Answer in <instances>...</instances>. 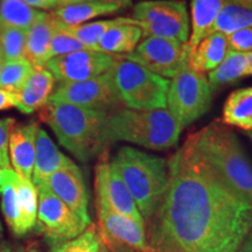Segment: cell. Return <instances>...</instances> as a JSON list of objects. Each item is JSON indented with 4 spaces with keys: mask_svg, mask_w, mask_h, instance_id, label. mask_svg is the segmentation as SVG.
Here are the masks:
<instances>
[{
    "mask_svg": "<svg viewBox=\"0 0 252 252\" xmlns=\"http://www.w3.org/2000/svg\"><path fill=\"white\" fill-rule=\"evenodd\" d=\"M97 1L104 2V4H110V5H116L119 8H126L128 6H131L132 0H97Z\"/></svg>",
    "mask_w": 252,
    "mask_h": 252,
    "instance_id": "obj_40",
    "label": "cell"
},
{
    "mask_svg": "<svg viewBox=\"0 0 252 252\" xmlns=\"http://www.w3.org/2000/svg\"><path fill=\"white\" fill-rule=\"evenodd\" d=\"M135 25L143 36H157L188 42L189 15L184 0H145L133 8Z\"/></svg>",
    "mask_w": 252,
    "mask_h": 252,
    "instance_id": "obj_8",
    "label": "cell"
},
{
    "mask_svg": "<svg viewBox=\"0 0 252 252\" xmlns=\"http://www.w3.org/2000/svg\"><path fill=\"white\" fill-rule=\"evenodd\" d=\"M94 174L96 203L103 204L113 212L145 225L143 217L113 162H110L106 157H102Z\"/></svg>",
    "mask_w": 252,
    "mask_h": 252,
    "instance_id": "obj_13",
    "label": "cell"
},
{
    "mask_svg": "<svg viewBox=\"0 0 252 252\" xmlns=\"http://www.w3.org/2000/svg\"><path fill=\"white\" fill-rule=\"evenodd\" d=\"M111 71L123 105L132 110L166 109L169 81L138 63L116 56Z\"/></svg>",
    "mask_w": 252,
    "mask_h": 252,
    "instance_id": "obj_6",
    "label": "cell"
},
{
    "mask_svg": "<svg viewBox=\"0 0 252 252\" xmlns=\"http://www.w3.org/2000/svg\"><path fill=\"white\" fill-rule=\"evenodd\" d=\"M48 102L67 103L104 112L123 105L110 70L91 80L60 82Z\"/></svg>",
    "mask_w": 252,
    "mask_h": 252,
    "instance_id": "obj_10",
    "label": "cell"
},
{
    "mask_svg": "<svg viewBox=\"0 0 252 252\" xmlns=\"http://www.w3.org/2000/svg\"><path fill=\"white\" fill-rule=\"evenodd\" d=\"M1 187H2V169L0 168V194H1Z\"/></svg>",
    "mask_w": 252,
    "mask_h": 252,
    "instance_id": "obj_45",
    "label": "cell"
},
{
    "mask_svg": "<svg viewBox=\"0 0 252 252\" xmlns=\"http://www.w3.org/2000/svg\"><path fill=\"white\" fill-rule=\"evenodd\" d=\"M36 229L45 236L48 245L77 237L88 226L76 214L52 193L46 184L36 186Z\"/></svg>",
    "mask_w": 252,
    "mask_h": 252,
    "instance_id": "obj_9",
    "label": "cell"
},
{
    "mask_svg": "<svg viewBox=\"0 0 252 252\" xmlns=\"http://www.w3.org/2000/svg\"><path fill=\"white\" fill-rule=\"evenodd\" d=\"M228 39L220 33H210L204 36L193 52L188 54V65L203 74L213 71L228 54Z\"/></svg>",
    "mask_w": 252,
    "mask_h": 252,
    "instance_id": "obj_21",
    "label": "cell"
},
{
    "mask_svg": "<svg viewBox=\"0 0 252 252\" xmlns=\"http://www.w3.org/2000/svg\"><path fill=\"white\" fill-rule=\"evenodd\" d=\"M119 9L121 8L116 5L90 0V1L81 2V4L56 7L50 14L60 24L65 25V26H77L99 15L116 13Z\"/></svg>",
    "mask_w": 252,
    "mask_h": 252,
    "instance_id": "obj_24",
    "label": "cell"
},
{
    "mask_svg": "<svg viewBox=\"0 0 252 252\" xmlns=\"http://www.w3.org/2000/svg\"><path fill=\"white\" fill-rule=\"evenodd\" d=\"M15 103H17L15 94H12L4 89H0V111L15 108Z\"/></svg>",
    "mask_w": 252,
    "mask_h": 252,
    "instance_id": "obj_37",
    "label": "cell"
},
{
    "mask_svg": "<svg viewBox=\"0 0 252 252\" xmlns=\"http://www.w3.org/2000/svg\"><path fill=\"white\" fill-rule=\"evenodd\" d=\"M39 125L35 122L14 125L9 135L8 152L13 171L25 180L32 181L35 160V143Z\"/></svg>",
    "mask_w": 252,
    "mask_h": 252,
    "instance_id": "obj_16",
    "label": "cell"
},
{
    "mask_svg": "<svg viewBox=\"0 0 252 252\" xmlns=\"http://www.w3.org/2000/svg\"><path fill=\"white\" fill-rule=\"evenodd\" d=\"M58 30V23L52 14L42 12L26 32L25 59L33 67L45 65L48 61V50L53 36Z\"/></svg>",
    "mask_w": 252,
    "mask_h": 252,
    "instance_id": "obj_19",
    "label": "cell"
},
{
    "mask_svg": "<svg viewBox=\"0 0 252 252\" xmlns=\"http://www.w3.org/2000/svg\"><path fill=\"white\" fill-rule=\"evenodd\" d=\"M33 68L26 59L4 62L0 69V89L18 94L31 76Z\"/></svg>",
    "mask_w": 252,
    "mask_h": 252,
    "instance_id": "obj_31",
    "label": "cell"
},
{
    "mask_svg": "<svg viewBox=\"0 0 252 252\" xmlns=\"http://www.w3.org/2000/svg\"><path fill=\"white\" fill-rule=\"evenodd\" d=\"M248 56V63H249V71H250V75H252V53H249L247 54Z\"/></svg>",
    "mask_w": 252,
    "mask_h": 252,
    "instance_id": "obj_44",
    "label": "cell"
},
{
    "mask_svg": "<svg viewBox=\"0 0 252 252\" xmlns=\"http://www.w3.org/2000/svg\"><path fill=\"white\" fill-rule=\"evenodd\" d=\"M4 62H5V60H4V56H2L1 52H0V69H1L2 64H4Z\"/></svg>",
    "mask_w": 252,
    "mask_h": 252,
    "instance_id": "obj_46",
    "label": "cell"
},
{
    "mask_svg": "<svg viewBox=\"0 0 252 252\" xmlns=\"http://www.w3.org/2000/svg\"><path fill=\"white\" fill-rule=\"evenodd\" d=\"M46 185L84 223L93 224L89 215V194L83 174L76 163L72 162L70 166L54 173Z\"/></svg>",
    "mask_w": 252,
    "mask_h": 252,
    "instance_id": "obj_15",
    "label": "cell"
},
{
    "mask_svg": "<svg viewBox=\"0 0 252 252\" xmlns=\"http://www.w3.org/2000/svg\"><path fill=\"white\" fill-rule=\"evenodd\" d=\"M58 21V20H56ZM117 19H111V20H100L96 21V23L90 24H82L77 25V26H65L63 24H59V27L74 36L75 39L83 43L88 49L90 50H98V43L102 36L105 34V32L111 28L113 25L117 24Z\"/></svg>",
    "mask_w": 252,
    "mask_h": 252,
    "instance_id": "obj_30",
    "label": "cell"
},
{
    "mask_svg": "<svg viewBox=\"0 0 252 252\" xmlns=\"http://www.w3.org/2000/svg\"><path fill=\"white\" fill-rule=\"evenodd\" d=\"M15 125L14 118H2L0 119V168L7 169L11 168V161H9V135H11L12 128Z\"/></svg>",
    "mask_w": 252,
    "mask_h": 252,
    "instance_id": "obj_35",
    "label": "cell"
},
{
    "mask_svg": "<svg viewBox=\"0 0 252 252\" xmlns=\"http://www.w3.org/2000/svg\"><path fill=\"white\" fill-rule=\"evenodd\" d=\"M0 252H24L23 248H12L8 245H4V247L0 248Z\"/></svg>",
    "mask_w": 252,
    "mask_h": 252,
    "instance_id": "obj_42",
    "label": "cell"
},
{
    "mask_svg": "<svg viewBox=\"0 0 252 252\" xmlns=\"http://www.w3.org/2000/svg\"><path fill=\"white\" fill-rule=\"evenodd\" d=\"M98 231L113 252H150L145 225L96 203Z\"/></svg>",
    "mask_w": 252,
    "mask_h": 252,
    "instance_id": "obj_12",
    "label": "cell"
},
{
    "mask_svg": "<svg viewBox=\"0 0 252 252\" xmlns=\"http://www.w3.org/2000/svg\"><path fill=\"white\" fill-rule=\"evenodd\" d=\"M133 198L145 224L161 203L168 187V161L143 151L124 146L112 160Z\"/></svg>",
    "mask_w": 252,
    "mask_h": 252,
    "instance_id": "obj_4",
    "label": "cell"
},
{
    "mask_svg": "<svg viewBox=\"0 0 252 252\" xmlns=\"http://www.w3.org/2000/svg\"><path fill=\"white\" fill-rule=\"evenodd\" d=\"M226 1H234V2H238V4H244V5H252V0H226Z\"/></svg>",
    "mask_w": 252,
    "mask_h": 252,
    "instance_id": "obj_43",
    "label": "cell"
},
{
    "mask_svg": "<svg viewBox=\"0 0 252 252\" xmlns=\"http://www.w3.org/2000/svg\"><path fill=\"white\" fill-rule=\"evenodd\" d=\"M182 127L167 109H117L108 115L106 139L167 151L178 145Z\"/></svg>",
    "mask_w": 252,
    "mask_h": 252,
    "instance_id": "obj_5",
    "label": "cell"
},
{
    "mask_svg": "<svg viewBox=\"0 0 252 252\" xmlns=\"http://www.w3.org/2000/svg\"><path fill=\"white\" fill-rule=\"evenodd\" d=\"M19 175L12 168L2 169L1 187V212L5 222L11 232L17 237H23L21 225L20 197L18 190Z\"/></svg>",
    "mask_w": 252,
    "mask_h": 252,
    "instance_id": "obj_23",
    "label": "cell"
},
{
    "mask_svg": "<svg viewBox=\"0 0 252 252\" xmlns=\"http://www.w3.org/2000/svg\"><path fill=\"white\" fill-rule=\"evenodd\" d=\"M222 121L226 125L252 131V87L230 94L223 105Z\"/></svg>",
    "mask_w": 252,
    "mask_h": 252,
    "instance_id": "obj_26",
    "label": "cell"
},
{
    "mask_svg": "<svg viewBox=\"0 0 252 252\" xmlns=\"http://www.w3.org/2000/svg\"><path fill=\"white\" fill-rule=\"evenodd\" d=\"M42 12L28 6L24 0H0V26L28 31Z\"/></svg>",
    "mask_w": 252,
    "mask_h": 252,
    "instance_id": "obj_28",
    "label": "cell"
},
{
    "mask_svg": "<svg viewBox=\"0 0 252 252\" xmlns=\"http://www.w3.org/2000/svg\"><path fill=\"white\" fill-rule=\"evenodd\" d=\"M2 238V225H1V222H0V239Z\"/></svg>",
    "mask_w": 252,
    "mask_h": 252,
    "instance_id": "obj_47",
    "label": "cell"
},
{
    "mask_svg": "<svg viewBox=\"0 0 252 252\" xmlns=\"http://www.w3.org/2000/svg\"><path fill=\"white\" fill-rule=\"evenodd\" d=\"M122 56L159 76L173 78L188 63V47L178 40L149 36L133 52Z\"/></svg>",
    "mask_w": 252,
    "mask_h": 252,
    "instance_id": "obj_11",
    "label": "cell"
},
{
    "mask_svg": "<svg viewBox=\"0 0 252 252\" xmlns=\"http://www.w3.org/2000/svg\"><path fill=\"white\" fill-rule=\"evenodd\" d=\"M249 27H252V5L226 1L217 15L210 33L229 36Z\"/></svg>",
    "mask_w": 252,
    "mask_h": 252,
    "instance_id": "obj_27",
    "label": "cell"
},
{
    "mask_svg": "<svg viewBox=\"0 0 252 252\" xmlns=\"http://www.w3.org/2000/svg\"><path fill=\"white\" fill-rule=\"evenodd\" d=\"M74 162L60 151L48 133L39 127L36 133L35 160L32 175L34 186L46 184L47 180L60 169L70 166Z\"/></svg>",
    "mask_w": 252,
    "mask_h": 252,
    "instance_id": "obj_18",
    "label": "cell"
},
{
    "mask_svg": "<svg viewBox=\"0 0 252 252\" xmlns=\"http://www.w3.org/2000/svg\"><path fill=\"white\" fill-rule=\"evenodd\" d=\"M249 138H250L251 141H252V132H250V133H249Z\"/></svg>",
    "mask_w": 252,
    "mask_h": 252,
    "instance_id": "obj_49",
    "label": "cell"
},
{
    "mask_svg": "<svg viewBox=\"0 0 252 252\" xmlns=\"http://www.w3.org/2000/svg\"><path fill=\"white\" fill-rule=\"evenodd\" d=\"M26 31L0 26V52L6 61L25 59Z\"/></svg>",
    "mask_w": 252,
    "mask_h": 252,
    "instance_id": "obj_33",
    "label": "cell"
},
{
    "mask_svg": "<svg viewBox=\"0 0 252 252\" xmlns=\"http://www.w3.org/2000/svg\"><path fill=\"white\" fill-rule=\"evenodd\" d=\"M24 1L35 9H55L59 4V0H24Z\"/></svg>",
    "mask_w": 252,
    "mask_h": 252,
    "instance_id": "obj_38",
    "label": "cell"
},
{
    "mask_svg": "<svg viewBox=\"0 0 252 252\" xmlns=\"http://www.w3.org/2000/svg\"><path fill=\"white\" fill-rule=\"evenodd\" d=\"M190 135L198 153L223 184L252 206V165L234 132L214 122Z\"/></svg>",
    "mask_w": 252,
    "mask_h": 252,
    "instance_id": "obj_3",
    "label": "cell"
},
{
    "mask_svg": "<svg viewBox=\"0 0 252 252\" xmlns=\"http://www.w3.org/2000/svg\"><path fill=\"white\" fill-rule=\"evenodd\" d=\"M143 32L132 18H118L117 24L105 32L98 43V50L112 56L130 54L138 46Z\"/></svg>",
    "mask_w": 252,
    "mask_h": 252,
    "instance_id": "obj_20",
    "label": "cell"
},
{
    "mask_svg": "<svg viewBox=\"0 0 252 252\" xmlns=\"http://www.w3.org/2000/svg\"><path fill=\"white\" fill-rule=\"evenodd\" d=\"M115 60L116 56L86 49L50 59L45 67L54 76L55 81L81 82L109 71Z\"/></svg>",
    "mask_w": 252,
    "mask_h": 252,
    "instance_id": "obj_14",
    "label": "cell"
},
{
    "mask_svg": "<svg viewBox=\"0 0 252 252\" xmlns=\"http://www.w3.org/2000/svg\"><path fill=\"white\" fill-rule=\"evenodd\" d=\"M230 49L249 54L252 53V27L238 31L231 35L226 36Z\"/></svg>",
    "mask_w": 252,
    "mask_h": 252,
    "instance_id": "obj_36",
    "label": "cell"
},
{
    "mask_svg": "<svg viewBox=\"0 0 252 252\" xmlns=\"http://www.w3.org/2000/svg\"><path fill=\"white\" fill-rule=\"evenodd\" d=\"M58 23V21H56ZM88 49L83 43L68 34L59 27L56 30L54 36H53L52 42H50L49 50H48V61L53 58H58V56L67 55L74 52H80V50ZM47 61V62H48Z\"/></svg>",
    "mask_w": 252,
    "mask_h": 252,
    "instance_id": "obj_34",
    "label": "cell"
},
{
    "mask_svg": "<svg viewBox=\"0 0 252 252\" xmlns=\"http://www.w3.org/2000/svg\"><path fill=\"white\" fill-rule=\"evenodd\" d=\"M55 78L45 65L34 67L23 89L15 94V108L23 113H33L45 106L54 91Z\"/></svg>",
    "mask_w": 252,
    "mask_h": 252,
    "instance_id": "obj_17",
    "label": "cell"
},
{
    "mask_svg": "<svg viewBox=\"0 0 252 252\" xmlns=\"http://www.w3.org/2000/svg\"><path fill=\"white\" fill-rule=\"evenodd\" d=\"M90 1V0H59L58 7H62V6H68V5H75V4H81V2Z\"/></svg>",
    "mask_w": 252,
    "mask_h": 252,
    "instance_id": "obj_41",
    "label": "cell"
},
{
    "mask_svg": "<svg viewBox=\"0 0 252 252\" xmlns=\"http://www.w3.org/2000/svg\"><path fill=\"white\" fill-rule=\"evenodd\" d=\"M225 2L226 0H190L191 34L187 42L188 54L210 33L217 15Z\"/></svg>",
    "mask_w": 252,
    "mask_h": 252,
    "instance_id": "obj_22",
    "label": "cell"
},
{
    "mask_svg": "<svg viewBox=\"0 0 252 252\" xmlns=\"http://www.w3.org/2000/svg\"><path fill=\"white\" fill-rule=\"evenodd\" d=\"M19 197H20L21 209V225H23L24 236L36 225L37 219V190L31 180L19 176L18 181Z\"/></svg>",
    "mask_w": 252,
    "mask_h": 252,
    "instance_id": "obj_32",
    "label": "cell"
},
{
    "mask_svg": "<svg viewBox=\"0 0 252 252\" xmlns=\"http://www.w3.org/2000/svg\"><path fill=\"white\" fill-rule=\"evenodd\" d=\"M248 75H250V71L247 54L229 48L224 60L219 67L209 72L207 80L210 90L214 93L220 88L235 83Z\"/></svg>",
    "mask_w": 252,
    "mask_h": 252,
    "instance_id": "obj_25",
    "label": "cell"
},
{
    "mask_svg": "<svg viewBox=\"0 0 252 252\" xmlns=\"http://www.w3.org/2000/svg\"><path fill=\"white\" fill-rule=\"evenodd\" d=\"M27 252H41V251L37 250V249H30Z\"/></svg>",
    "mask_w": 252,
    "mask_h": 252,
    "instance_id": "obj_48",
    "label": "cell"
},
{
    "mask_svg": "<svg viewBox=\"0 0 252 252\" xmlns=\"http://www.w3.org/2000/svg\"><path fill=\"white\" fill-rule=\"evenodd\" d=\"M210 104L212 90L207 77L189 68L187 63L169 82L168 111L184 128L206 115Z\"/></svg>",
    "mask_w": 252,
    "mask_h": 252,
    "instance_id": "obj_7",
    "label": "cell"
},
{
    "mask_svg": "<svg viewBox=\"0 0 252 252\" xmlns=\"http://www.w3.org/2000/svg\"><path fill=\"white\" fill-rule=\"evenodd\" d=\"M39 116L52 128L59 143L82 162L90 161L108 146V112L48 102L40 109Z\"/></svg>",
    "mask_w": 252,
    "mask_h": 252,
    "instance_id": "obj_2",
    "label": "cell"
},
{
    "mask_svg": "<svg viewBox=\"0 0 252 252\" xmlns=\"http://www.w3.org/2000/svg\"><path fill=\"white\" fill-rule=\"evenodd\" d=\"M50 252H108L96 224H90L77 237L49 245Z\"/></svg>",
    "mask_w": 252,
    "mask_h": 252,
    "instance_id": "obj_29",
    "label": "cell"
},
{
    "mask_svg": "<svg viewBox=\"0 0 252 252\" xmlns=\"http://www.w3.org/2000/svg\"><path fill=\"white\" fill-rule=\"evenodd\" d=\"M235 252H252V230L249 232V235L244 239L243 243L241 244V247Z\"/></svg>",
    "mask_w": 252,
    "mask_h": 252,
    "instance_id": "obj_39",
    "label": "cell"
},
{
    "mask_svg": "<svg viewBox=\"0 0 252 252\" xmlns=\"http://www.w3.org/2000/svg\"><path fill=\"white\" fill-rule=\"evenodd\" d=\"M168 187L147 230L150 252H235L252 230V206L232 193L191 135L168 161Z\"/></svg>",
    "mask_w": 252,
    "mask_h": 252,
    "instance_id": "obj_1",
    "label": "cell"
}]
</instances>
